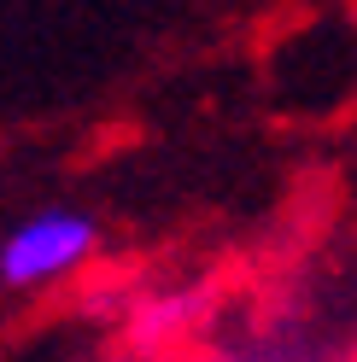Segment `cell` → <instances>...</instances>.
I'll use <instances>...</instances> for the list:
<instances>
[{"mask_svg":"<svg viewBox=\"0 0 357 362\" xmlns=\"http://www.w3.org/2000/svg\"><path fill=\"white\" fill-rule=\"evenodd\" d=\"M100 228L82 211H35L24 222H12L0 240V281L12 292H41L53 281H71L76 269L94 257Z\"/></svg>","mask_w":357,"mask_h":362,"instance_id":"cell-1","label":"cell"},{"mask_svg":"<svg viewBox=\"0 0 357 362\" xmlns=\"http://www.w3.org/2000/svg\"><path fill=\"white\" fill-rule=\"evenodd\" d=\"M193 322H199V298L164 286V292H152V298H141V310L129 315V333H135L141 345H170V339H182Z\"/></svg>","mask_w":357,"mask_h":362,"instance_id":"cell-2","label":"cell"}]
</instances>
